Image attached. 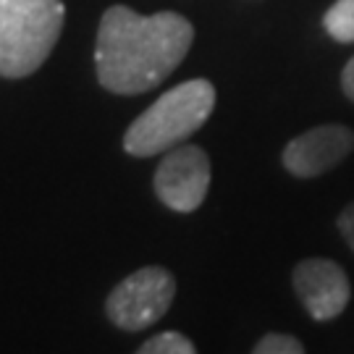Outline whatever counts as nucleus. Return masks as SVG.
<instances>
[{
  "label": "nucleus",
  "mask_w": 354,
  "mask_h": 354,
  "mask_svg": "<svg viewBox=\"0 0 354 354\" xmlns=\"http://www.w3.org/2000/svg\"><path fill=\"white\" fill-rule=\"evenodd\" d=\"M192 39L194 26L181 13L142 16L129 6H111L95 42L97 82L115 95H145L176 71Z\"/></svg>",
  "instance_id": "nucleus-1"
},
{
  "label": "nucleus",
  "mask_w": 354,
  "mask_h": 354,
  "mask_svg": "<svg viewBox=\"0 0 354 354\" xmlns=\"http://www.w3.org/2000/svg\"><path fill=\"white\" fill-rule=\"evenodd\" d=\"M215 108V87L207 79H189L163 92L134 118L124 134V150L134 158H152L184 145L205 127Z\"/></svg>",
  "instance_id": "nucleus-2"
},
{
  "label": "nucleus",
  "mask_w": 354,
  "mask_h": 354,
  "mask_svg": "<svg viewBox=\"0 0 354 354\" xmlns=\"http://www.w3.org/2000/svg\"><path fill=\"white\" fill-rule=\"evenodd\" d=\"M64 21L61 0H0V76L35 74L55 48Z\"/></svg>",
  "instance_id": "nucleus-3"
},
{
  "label": "nucleus",
  "mask_w": 354,
  "mask_h": 354,
  "mask_svg": "<svg viewBox=\"0 0 354 354\" xmlns=\"http://www.w3.org/2000/svg\"><path fill=\"white\" fill-rule=\"evenodd\" d=\"M174 297L176 281L165 268H140L111 291L105 313L108 320L121 330H142L168 313Z\"/></svg>",
  "instance_id": "nucleus-4"
},
{
  "label": "nucleus",
  "mask_w": 354,
  "mask_h": 354,
  "mask_svg": "<svg viewBox=\"0 0 354 354\" xmlns=\"http://www.w3.org/2000/svg\"><path fill=\"white\" fill-rule=\"evenodd\" d=\"M210 187V160L197 145H178L165 152L155 171V194L176 213H192L205 203Z\"/></svg>",
  "instance_id": "nucleus-5"
},
{
  "label": "nucleus",
  "mask_w": 354,
  "mask_h": 354,
  "mask_svg": "<svg viewBox=\"0 0 354 354\" xmlns=\"http://www.w3.org/2000/svg\"><path fill=\"white\" fill-rule=\"evenodd\" d=\"M291 279H294V291L299 302L304 304L307 315L317 323L339 317L344 307L349 304V297H352L349 279L342 266H336L333 260H326V257L302 260L294 268Z\"/></svg>",
  "instance_id": "nucleus-6"
},
{
  "label": "nucleus",
  "mask_w": 354,
  "mask_h": 354,
  "mask_svg": "<svg viewBox=\"0 0 354 354\" xmlns=\"http://www.w3.org/2000/svg\"><path fill=\"white\" fill-rule=\"evenodd\" d=\"M354 147V131L342 124L315 127L283 147V165L291 176L313 178L330 171Z\"/></svg>",
  "instance_id": "nucleus-7"
},
{
  "label": "nucleus",
  "mask_w": 354,
  "mask_h": 354,
  "mask_svg": "<svg viewBox=\"0 0 354 354\" xmlns=\"http://www.w3.org/2000/svg\"><path fill=\"white\" fill-rule=\"evenodd\" d=\"M323 26L336 42H354V0H336L323 16Z\"/></svg>",
  "instance_id": "nucleus-8"
},
{
  "label": "nucleus",
  "mask_w": 354,
  "mask_h": 354,
  "mask_svg": "<svg viewBox=\"0 0 354 354\" xmlns=\"http://www.w3.org/2000/svg\"><path fill=\"white\" fill-rule=\"evenodd\" d=\"M142 354H194V344L181 336L176 330H165V333H158L140 346Z\"/></svg>",
  "instance_id": "nucleus-9"
},
{
  "label": "nucleus",
  "mask_w": 354,
  "mask_h": 354,
  "mask_svg": "<svg viewBox=\"0 0 354 354\" xmlns=\"http://www.w3.org/2000/svg\"><path fill=\"white\" fill-rule=\"evenodd\" d=\"M254 354H302L304 346L299 339L286 336V333H268L254 344Z\"/></svg>",
  "instance_id": "nucleus-10"
},
{
  "label": "nucleus",
  "mask_w": 354,
  "mask_h": 354,
  "mask_svg": "<svg viewBox=\"0 0 354 354\" xmlns=\"http://www.w3.org/2000/svg\"><path fill=\"white\" fill-rule=\"evenodd\" d=\"M339 231H342V236L346 239V244L354 250V203L339 215Z\"/></svg>",
  "instance_id": "nucleus-11"
},
{
  "label": "nucleus",
  "mask_w": 354,
  "mask_h": 354,
  "mask_svg": "<svg viewBox=\"0 0 354 354\" xmlns=\"http://www.w3.org/2000/svg\"><path fill=\"white\" fill-rule=\"evenodd\" d=\"M342 87H344V92H346V97H349V100H354V58L346 66H344Z\"/></svg>",
  "instance_id": "nucleus-12"
}]
</instances>
